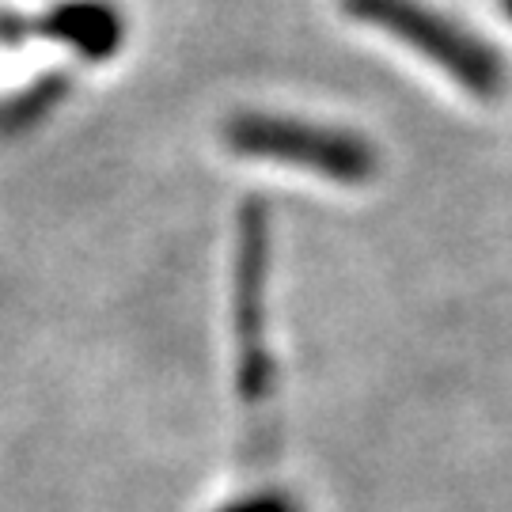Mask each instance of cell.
I'll return each instance as SVG.
<instances>
[{
  "mask_svg": "<svg viewBox=\"0 0 512 512\" xmlns=\"http://www.w3.org/2000/svg\"><path fill=\"white\" fill-rule=\"evenodd\" d=\"M346 12L368 27L406 42L414 54L433 61L440 73H448V80H456L463 92L478 95V99H494L509 84V69L494 46L482 42L459 19H448L433 4H421V0H346Z\"/></svg>",
  "mask_w": 512,
  "mask_h": 512,
  "instance_id": "1",
  "label": "cell"
},
{
  "mask_svg": "<svg viewBox=\"0 0 512 512\" xmlns=\"http://www.w3.org/2000/svg\"><path fill=\"white\" fill-rule=\"evenodd\" d=\"M228 145L262 160H285L323 171L342 183H361L372 175V148L353 133L293 122V118H266V114H239L228 122Z\"/></svg>",
  "mask_w": 512,
  "mask_h": 512,
  "instance_id": "2",
  "label": "cell"
}]
</instances>
